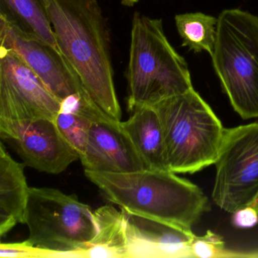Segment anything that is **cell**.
<instances>
[{
	"label": "cell",
	"instance_id": "6da1fadb",
	"mask_svg": "<svg viewBox=\"0 0 258 258\" xmlns=\"http://www.w3.org/2000/svg\"><path fill=\"white\" fill-rule=\"evenodd\" d=\"M58 49L95 105L121 121L111 54V36L97 0H43Z\"/></svg>",
	"mask_w": 258,
	"mask_h": 258
},
{
	"label": "cell",
	"instance_id": "7a4b0ae2",
	"mask_svg": "<svg viewBox=\"0 0 258 258\" xmlns=\"http://www.w3.org/2000/svg\"><path fill=\"white\" fill-rule=\"evenodd\" d=\"M87 179L120 209L193 235L192 228L210 211L209 202L196 184L170 170L108 173L84 170Z\"/></svg>",
	"mask_w": 258,
	"mask_h": 258
},
{
	"label": "cell",
	"instance_id": "3957f363",
	"mask_svg": "<svg viewBox=\"0 0 258 258\" xmlns=\"http://www.w3.org/2000/svg\"><path fill=\"white\" fill-rule=\"evenodd\" d=\"M126 80L131 113L193 88L188 64L169 42L161 19L134 13Z\"/></svg>",
	"mask_w": 258,
	"mask_h": 258
},
{
	"label": "cell",
	"instance_id": "277c9868",
	"mask_svg": "<svg viewBox=\"0 0 258 258\" xmlns=\"http://www.w3.org/2000/svg\"><path fill=\"white\" fill-rule=\"evenodd\" d=\"M152 107L161 121L170 171L195 173L215 164L225 128L194 88Z\"/></svg>",
	"mask_w": 258,
	"mask_h": 258
},
{
	"label": "cell",
	"instance_id": "5b68a950",
	"mask_svg": "<svg viewBox=\"0 0 258 258\" xmlns=\"http://www.w3.org/2000/svg\"><path fill=\"white\" fill-rule=\"evenodd\" d=\"M214 70L231 105L244 120L258 118V17L226 10L217 19Z\"/></svg>",
	"mask_w": 258,
	"mask_h": 258
},
{
	"label": "cell",
	"instance_id": "8992f818",
	"mask_svg": "<svg viewBox=\"0 0 258 258\" xmlns=\"http://www.w3.org/2000/svg\"><path fill=\"white\" fill-rule=\"evenodd\" d=\"M25 224L28 241L55 258L75 257L96 233L94 211L75 195L57 188L31 187Z\"/></svg>",
	"mask_w": 258,
	"mask_h": 258
},
{
	"label": "cell",
	"instance_id": "52a82bcc",
	"mask_svg": "<svg viewBox=\"0 0 258 258\" xmlns=\"http://www.w3.org/2000/svg\"><path fill=\"white\" fill-rule=\"evenodd\" d=\"M214 203L233 214L258 196V122L225 129L215 162Z\"/></svg>",
	"mask_w": 258,
	"mask_h": 258
},
{
	"label": "cell",
	"instance_id": "ba28073f",
	"mask_svg": "<svg viewBox=\"0 0 258 258\" xmlns=\"http://www.w3.org/2000/svg\"><path fill=\"white\" fill-rule=\"evenodd\" d=\"M61 103L14 52L0 49V120H55Z\"/></svg>",
	"mask_w": 258,
	"mask_h": 258
},
{
	"label": "cell",
	"instance_id": "9c48e42d",
	"mask_svg": "<svg viewBox=\"0 0 258 258\" xmlns=\"http://www.w3.org/2000/svg\"><path fill=\"white\" fill-rule=\"evenodd\" d=\"M0 43V49L14 52L22 58L61 103L72 96H89L79 77L59 51L24 31L2 13Z\"/></svg>",
	"mask_w": 258,
	"mask_h": 258
},
{
	"label": "cell",
	"instance_id": "30bf717a",
	"mask_svg": "<svg viewBox=\"0 0 258 258\" xmlns=\"http://www.w3.org/2000/svg\"><path fill=\"white\" fill-rule=\"evenodd\" d=\"M0 137L11 145L25 165L38 171L58 174L79 159L55 120H0Z\"/></svg>",
	"mask_w": 258,
	"mask_h": 258
},
{
	"label": "cell",
	"instance_id": "8fae6325",
	"mask_svg": "<svg viewBox=\"0 0 258 258\" xmlns=\"http://www.w3.org/2000/svg\"><path fill=\"white\" fill-rule=\"evenodd\" d=\"M85 170L132 173L145 170L143 161L121 126L99 111L92 122L85 153L81 158Z\"/></svg>",
	"mask_w": 258,
	"mask_h": 258
},
{
	"label": "cell",
	"instance_id": "7c38bea8",
	"mask_svg": "<svg viewBox=\"0 0 258 258\" xmlns=\"http://www.w3.org/2000/svg\"><path fill=\"white\" fill-rule=\"evenodd\" d=\"M124 217L127 258L193 257L195 234L122 210Z\"/></svg>",
	"mask_w": 258,
	"mask_h": 258
},
{
	"label": "cell",
	"instance_id": "4fadbf2b",
	"mask_svg": "<svg viewBox=\"0 0 258 258\" xmlns=\"http://www.w3.org/2000/svg\"><path fill=\"white\" fill-rule=\"evenodd\" d=\"M25 164L10 155L0 145V235L4 237L19 223H25L30 188Z\"/></svg>",
	"mask_w": 258,
	"mask_h": 258
},
{
	"label": "cell",
	"instance_id": "5bb4252c",
	"mask_svg": "<svg viewBox=\"0 0 258 258\" xmlns=\"http://www.w3.org/2000/svg\"><path fill=\"white\" fill-rule=\"evenodd\" d=\"M121 126L134 143L146 170H169L166 163L164 135L159 117L152 106L131 112Z\"/></svg>",
	"mask_w": 258,
	"mask_h": 258
},
{
	"label": "cell",
	"instance_id": "9a60e30c",
	"mask_svg": "<svg viewBox=\"0 0 258 258\" xmlns=\"http://www.w3.org/2000/svg\"><path fill=\"white\" fill-rule=\"evenodd\" d=\"M96 233L75 257L127 258L124 217L112 205L94 211Z\"/></svg>",
	"mask_w": 258,
	"mask_h": 258
},
{
	"label": "cell",
	"instance_id": "2e32d148",
	"mask_svg": "<svg viewBox=\"0 0 258 258\" xmlns=\"http://www.w3.org/2000/svg\"><path fill=\"white\" fill-rule=\"evenodd\" d=\"M101 111L89 96H72L61 102L55 118L57 126L78 152L79 159L85 153L90 126Z\"/></svg>",
	"mask_w": 258,
	"mask_h": 258
},
{
	"label": "cell",
	"instance_id": "e0dca14e",
	"mask_svg": "<svg viewBox=\"0 0 258 258\" xmlns=\"http://www.w3.org/2000/svg\"><path fill=\"white\" fill-rule=\"evenodd\" d=\"M0 13L60 52L43 0H0Z\"/></svg>",
	"mask_w": 258,
	"mask_h": 258
},
{
	"label": "cell",
	"instance_id": "ac0fdd59",
	"mask_svg": "<svg viewBox=\"0 0 258 258\" xmlns=\"http://www.w3.org/2000/svg\"><path fill=\"white\" fill-rule=\"evenodd\" d=\"M175 22L182 46H187L195 52L205 51L212 55L217 19L202 13H185L175 16Z\"/></svg>",
	"mask_w": 258,
	"mask_h": 258
},
{
	"label": "cell",
	"instance_id": "d6986e66",
	"mask_svg": "<svg viewBox=\"0 0 258 258\" xmlns=\"http://www.w3.org/2000/svg\"><path fill=\"white\" fill-rule=\"evenodd\" d=\"M191 253L193 257L200 258L241 256L239 253L226 250L223 238L211 230L202 236L196 235L191 243Z\"/></svg>",
	"mask_w": 258,
	"mask_h": 258
},
{
	"label": "cell",
	"instance_id": "ffe728a7",
	"mask_svg": "<svg viewBox=\"0 0 258 258\" xmlns=\"http://www.w3.org/2000/svg\"><path fill=\"white\" fill-rule=\"evenodd\" d=\"M0 257L55 258V253L50 250L35 247L26 240L22 242L1 243Z\"/></svg>",
	"mask_w": 258,
	"mask_h": 258
},
{
	"label": "cell",
	"instance_id": "44dd1931",
	"mask_svg": "<svg viewBox=\"0 0 258 258\" xmlns=\"http://www.w3.org/2000/svg\"><path fill=\"white\" fill-rule=\"evenodd\" d=\"M232 214V223L236 227L248 229L258 223V212L251 205L241 208Z\"/></svg>",
	"mask_w": 258,
	"mask_h": 258
},
{
	"label": "cell",
	"instance_id": "7402d4cb",
	"mask_svg": "<svg viewBox=\"0 0 258 258\" xmlns=\"http://www.w3.org/2000/svg\"><path fill=\"white\" fill-rule=\"evenodd\" d=\"M140 0H121L122 4L126 7H133L139 2Z\"/></svg>",
	"mask_w": 258,
	"mask_h": 258
},
{
	"label": "cell",
	"instance_id": "603a6c76",
	"mask_svg": "<svg viewBox=\"0 0 258 258\" xmlns=\"http://www.w3.org/2000/svg\"><path fill=\"white\" fill-rule=\"evenodd\" d=\"M251 206L254 208L255 210L258 212V196L256 199H255L254 202L252 203Z\"/></svg>",
	"mask_w": 258,
	"mask_h": 258
}]
</instances>
